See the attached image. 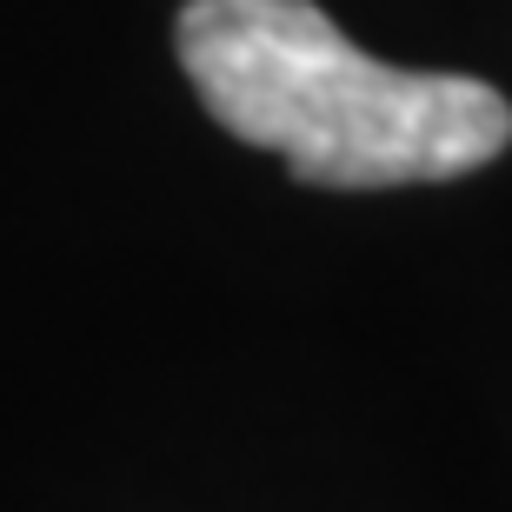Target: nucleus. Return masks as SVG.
<instances>
[{
	"instance_id": "1",
	"label": "nucleus",
	"mask_w": 512,
	"mask_h": 512,
	"mask_svg": "<svg viewBox=\"0 0 512 512\" xmlns=\"http://www.w3.org/2000/svg\"><path fill=\"white\" fill-rule=\"evenodd\" d=\"M173 47L200 107L306 187L459 180L512 147L499 87L386 67L313 0H187Z\"/></svg>"
}]
</instances>
